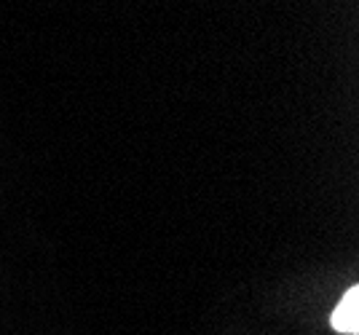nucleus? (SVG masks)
I'll return each instance as SVG.
<instances>
[{"label": "nucleus", "mask_w": 359, "mask_h": 335, "mask_svg": "<svg viewBox=\"0 0 359 335\" xmlns=\"http://www.w3.org/2000/svg\"><path fill=\"white\" fill-rule=\"evenodd\" d=\"M330 324H332L335 333H344V335L359 333V287H351L338 301L332 317H330Z\"/></svg>", "instance_id": "f257e3e1"}]
</instances>
